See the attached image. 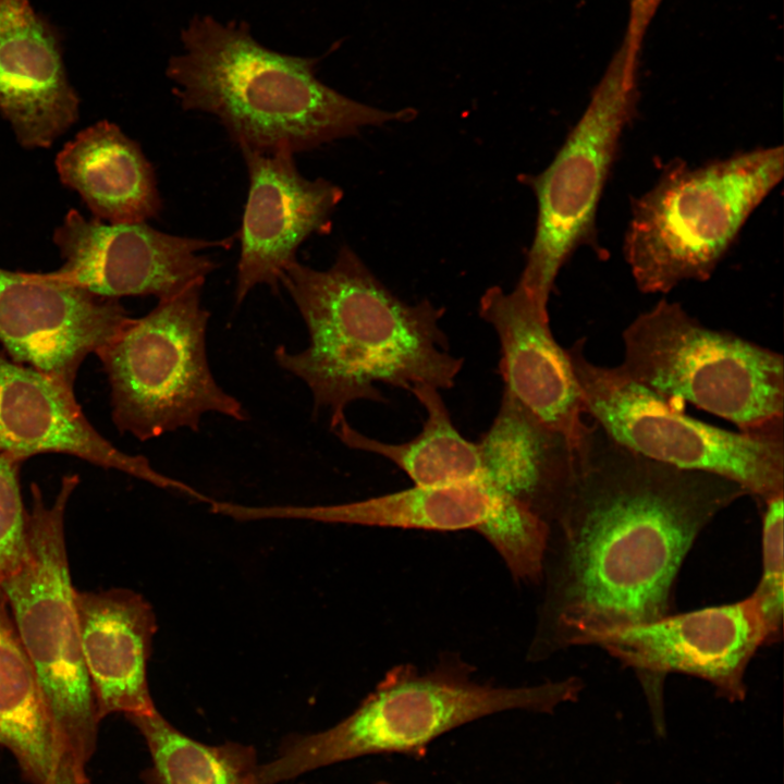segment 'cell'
Returning <instances> with one entry per match:
<instances>
[{
  "mask_svg": "<svg viewBox=\"0 0 784 784\" xmlns=\"http://www.w3.org/2000/svg\"><path fill=\"white\" fill-rule=\"evenodd\" d=\"M281 518L330 524L422 529L471 530L499 553L520 583L539 584L547 523L527 506L478 481L414 486L397 492L333 505H282Z\"/></svg>",
  "mask_w": 784,
  "mask_h": 784,
  "instance_id": "obj_12",
  "label": "cell"
},
{
  "mask_svg": "<svg viewBox=\"0 0 784 784\" xmlns=\"http://www.w3.org/2000/svg\"><path fill=\"white\" fill-rule=\"evenodd\" d=\"M241 151L249 188L240 234L236 305L260 284L278 292L303 242L330 232L331 217L343 198L336 184L303 176L287 150Z\"/></svg>",
  "mask_w": 784,
  "mask_h": 784,
  "instance_id": "obj_15",
  "label": "cell"
},
{
  "mask_svg": "<svg viewBox=\"0 0 784 784\" xmlns=\"http://www.w3.org/2000/svg\"><path fill=\"white\" fill-rule=\"evenodd\" d=\"M783 175L781 145L699 166L672 161L632 204L623 254L638 290L667 293L710 279Z\"/></svg>",
  "mask_w": 784,
  "mask_h": 784,
  "instance_id": "obj_5",
  "label": "cell"
},
{
  "mask_svg": "<svg viewBox=\"0 0 784 784\" xmlns=\"http://www.w3.org/2000/svg\"><path fill=\"white\" fill-rule=\"evenodd\" d=\"M56 168L62 184L79 194L93 218L146 222L162 210L152 164L137 142L107 120L66 143L57 155Z\"/></svg>",
  "mask_w": 784,
  "mask_h": 784,
  "instance_id": "obj_21",
  "label": "cell"
},
{
  "mask_svg": "<svg viewBox=\"0 0 784 784\" xmlns=\"http://www.w3.org/2000/svg\"><path fill=\"white\" fill-rule=\"evenodd\" d=\"M204 283L195 281L158 299L98 352L121 433L147 441L181 428L198 431L207 413L247 419L241 402L217 383L209 367Z\"/></svg>",
  "mask_w": 784,
  "mask_h": 784,
  "instance_id": "obj_8",
  "label": "cell"
},
{
  "mask_svg": "<svg viewBox=\"0 0 784 784\" xmlns=\"http://www.w3.org/2000/svg\"><path fill=\"white\" fill-rule=\"evenodd\" d=\"M427 384L409 392L426 412L421 431L403 443H388L363 434L343 416L330 425L346 446L380 455L401 468L415 486H444L478 481L481 463L478 444L466 440L454 427L439 392Z\"/></svg>",
  "mask_w": 784,
  "mask_h": 784,
  "instance_id": "obj_22",
  "label": "cell"
},
{
  "mask_svg": "<svg viewBox=\"0 0 784 784\" xmlns=\"http://www.w3.org/2000/svg\"><path fill=\"white\" fill-rule=\"evenodd\" d=\"M53 243L64 260L44 278L79 286L96 295L170 296L206 280L217 262L201 252L229 248L233 237L204 240L172 235L146 222L106 223L70 209L54 230Z\"/></svg>",
  "mask_w": 784,
  "mask_h": 784,
  "instance_id": "obj_13",
  "label": "cell"
},
{
  "mask_svg": "<svg viewBox=\"0 0 784 784\" xmlns=\"http://www.w3.org/2000/svg\"><path fill=\"white\" fill-rule=\"evenodd\" d=\"M21 464L0 453V585L15 573L25 551L27 511L20 489Z\"/></svg>",
  "mask_w": 784,
  "mask_h": 784,
  "instance_id": "obj_26",
  "label": "cell"
},
{
  "mask_svg": "<svg viewBox=\"0 0 784 784\" xmlns=\"http://www.w3.org/2000/svg\"><path fill=\"white\" fill-rule=\"evenodd\" d=\"M480 481L547 522L572 482L576 446L503 391L497 416L477 442Z\"/></svg>",
  "mask_w": 784,
  "mask_h": 784,
  "instance_id": "obj_20",
  "label": "cell"
},
{
  "mask_svg": "<svg viewBox=\"0 0 784 784\" xmlns=\"http://www.w3.org/2000/svg\"><path fill=\"white\" fill-rule=\"evenodd\" d=\"M181 42L182 52L166 68L174 97L185 111L216 117L241 150L295 155L416 114L336 91L316 76V59L266 47L244 22L197 15L182 29Z\"/></svg>",
  "mask_w": 784,
  "mask_h": 784,
  "instance_id": "obj_3",
  "label": "cell"
},
{
  "mask_svg": "<svg viewBox=\"0 0 784 784\" xmlns=\"http://www.w3.org/2000/svg\"><path fill=\"white\" fill-rule=\"evenodd\" d=\"M663 0H629L626 33L622 41L627 54L639 61L645 36Z\"/></svg>",
  "mask_w": 784,
  "mask_h": 784,
  "instance_id": "obj_27",
  "label": "cell"
},
{
  "mask_svg": "<svg viewBox=\"0 0 784 784\" xmlns=\"http://www.w3.org/2000/svg\"><path fill=\"white\" fill-rule=\"evenodd\" d=\"M638 65L620 46L552 162L524 176L538 203L535 237L515 287L542 308L562 267L597 244L599 204L638 102Z\"/></svg>",
  "mask_w": 784,
  "mask_h": 784,
  "instance_id": "obj_10",
  "label": "cell"
},
{
  "mask_svg": "<svg viewBox=\"0 0 784 784\" xmlns=\"http://www.w3.org/2000/svg\"><path fill=\"white\" fill-rule=\"evenodd\" d=\"M74 608L99 721L154 711L147 665L157 621L148 601L124 588L74 590Z\"/></svg>",
  "mask_w": 784,
  "mask_h": 784,
  "instance_id": "obj_19",
  "label": "cell"
},
{
  "mask_svg": "<svg viewBox=\"0 0 784 784\" xmlns=\"http://www.w3.org/2000/svg\"><path fill=\"white\" fill-rule=\"evenodd\" d=\"M479 315L498 334L504 390L578 446L592 421L584 418L571 362L552 335L548 309L515 287L492 286L480 298Z\"/></svg>",
  "mask_w": 784,
  "mask_h": 784,
  "instance_id": "obj_18",
  "label": "cell"
},
{
  "mask_svg": "<svg viewBox=\"0 0 784 784\" xmlns=\"http://www.w3.org/2000/svg\"><path fill=\"white\" fill-rule=\"evenodd\" d=\"M768 632L755 599L671 613L613 633L597 644L634 671L646 696L653 727L665 736L663 687L667 674L681 673L711 684L721 698L743 701L747 667Z\"/></svg>",
  "mask_w": 784,
  "mask_h": 784,
  "instance_id": "obj_11",
  "label": "cell"
},
{
  "mask_svg": "<svg viewBox=\"0 0 784 784\" xmlns=\"http://www.w3.org/2000/svg\"><path fill=\"white\" fill-rule=\"evenodd\" d=\"M281 284L306 324L309 344L296 353L280 345L274 359L305 382L315 411L330 412V425L354 402H388L378 383L408 392L420 384L454 385L463 358L450 353L439 322L444 309L428 299L405 303L351 247L343 245L324 270L295 260Z\"/></svg>",
  "mask_w": 784,
  "mask_h": 784,
  "instance_id": "obj_2",
  "label": "cell"
},
{
  "mask_svg": "<svg viewBox=\"0 0 784 784\" xmlns=\"http://www.w3.org/2000/svg\"><path fill=\"white\" fill-rule=\"evenodd\" d=\"M745 495L725 477L635 453L592 421L567 492L546 522L528 660L597 646L673 613L675 580L694 542Z\"/></svg>",
  "mask_w": 784,
  "mask_h": 784,
  "instance_id": "obj_1",
  "label": "cell"
},
{
  "mask_svg": "<svg viewBox=\"0 0 784 784\" xmlns=\"http://www.w3.org/2000/svg\"><path fill=\"white\" fill-rule=\"evenodd\" d=\"M585 339L566 348L586 416L611 439L645 457L715 474L759 503L784 494V425L730 431L674 408L620 366L590 362Z\"/></svg>",
  "mask_w": 784,
  "mask_h": 784,
  "instance_id": "obj_9",
  "label": "cell"
},
{
  "mask_svg": "<svg viewBox=\"0 0 784 784\" xmlns=\"http://www.w3.org/2000/svg\"><path fill=\"white\" fill-rule=\"evenodd\" d=\"M62 36L30 0H0V114L26 149L49 148L79 118Z\"/></svg>",
  "mask_w": 784,
  "mask_h": 784,
  "instance_id": "obj_17",
  "label": "cell"
},
{
  "mask_svg": "<svg viewBox=\"0 0 784 784\" xmlns=\"http://www.w3.org/2000/svg\"><path fill=\"white\" fill-rule=\"evenodd\" d=\"M623 343L621 369L670 406L691 404L745 432L784 425L780 353L708 328L666 299L636 317Z\"/></svg>",
  "mask_w": 784,
  "mask_h": 784,
  "instance_id": "obj_6",
  "label": "cell"
},
{
  "mask_svg": "<svg viewBox=\"0 0 784 784\" xmlns=\"http://www.w3.org/2000/svg\"><path fill=\"white\" fill-rule=\"evenodd\" d=\"M151 757L144 784H257L258 761L252 746L234 742L199 743L171 725L155 709L127 715Z\"/></svg>",
  "mask_w": 784,
  "mask_h": 784,
  "instance_id": "obj_23",
  "label": "cell"
},
{
  "mask_svg": "<svg viewBox=\"0 0 784 784\" xmlns=\"http://www.w3.org/2000/svg\"><path fill=\"white\" fill-rule=\"evenodd\" d=\"M581 678L503 686L476 678L460 657L445 654L430 669L401 664L389 671L357 708L333 726L286 742L259 764L257 784H277L334 763L371 755L421 757L441 735L506 711L553 713L577 700Z\"/></svg>",
  "mask_w": 784,
  "mask_h": 784,
  "instance_id": "obj_4",
  "label": "cell"
},
{
  "mask_svg": "<svg viewBox=\"0 0 784 784\" xmlns=\"http://www.w3.org/2000/svg\"><path fill=\"white\" fill-rule=\"evenodd\" d=\"M51 719L11 611L0 593V746H25L41 736Z\"/></svg>",
  "mask_w": 784,
  "mask_h": 784,
  "instance_id": "obj_24",
  "label": "cell"
},
{
  "mask_svg": "<svg viewBox=\"0 0 784 784\" xmlns=\"http://www.w3.org/2000/svg\"><path fill=\"white\" fill-rule=\"evenodd\" d=\"M0 453L19 463L45 453L73 455L158 488L209 501V497L193 487L156 470L145 456L115 448L89 422L74 391L32 367L13 362L1 346Z\"/></svg>",
  "mask_w": 784,
  "mask_h": 784,
  "instance_id": "obj_16",
  "label": "cell"
},
{
  "mask_svg": "<svg viewBox=\"0 0 784 784\" xmlns=\"http://www.w3.org/2000/svg\"><path fill=\"white\" fill-rule=\"evenodd\" d=\"M79 476L66 475L48 505L30 485L25 551L15 573L0 585L33 666L51 721L75 762L86 771L100 721L85 667L64 536L69 500Z\"/></svg>",
  "mask_w": 784,
  "mask_h": 784,
  "instance_id": "obj_7",
  "label": "cell"
},
{
  "mask_svg": "<svg viewBox=\"0 0 784 784\" xmlns=\"http://www.w3.org/2000/svg\"><path fill=\"white\" fill-rule=\"evenodd\" d=\"M130 319L119 299L0 268L1 348L70 391L85 358L97 355Z\"/></svg>",
  "mask_w": 784,
  "mask_h": 784,
  "instance_id": "obj_14",
  "label": "cell"
},
{
  "mask_svg": "<svg viewBox=\"0 0 784 784\" xmlns=\"http://www.w3.org/2000/svg\"><path fill=\"white\" fill-rule=\"evenodd\" d=\"M783 497L763 501L762 573L750 595L764 622L769 645L782 637L784 613Z\"/></svg>",
  "mask_w": 784,
  "mask_h": 784,
  "instance_id": "obj_25",
  "label": "cell"
}]
</instances>
